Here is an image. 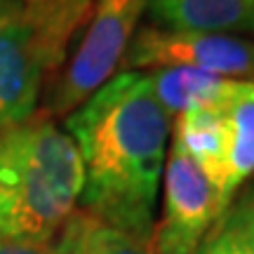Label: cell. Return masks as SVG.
Instances as JSON below:
<instances>
[{
	"label": "cell",
	"mask_w": 254,
	"mask_h": 254,
	"mask_svg": "<svg viewBox=\"0 0 254 254\" xmlns=\"http://www.w3.org/2000/svg\"><path fill=\"white\" fill-rule=\"evenodd\" d=\"M82 190L78 146L50 113L0 129V236L50 240Z\"/></svg>",
	"instance_id": "obj_2"
},
{
	"label": "cell",
	"mask_w": 254,
	"mask_h": 254,
	"mask_svg": "<svg viewBox=\"0 0 254 254\" xmlns=\"http://www.w3.org/2000/svg\"><path fill=\"white\" fill-rule=\"evenodd\" d=\"M12 2L14 0H0V21L9 14V9H12Z\"/></svg>",
	"instance_id": "obj_14"
},
{
	"label": "cell",
	"mask_w": 254,
	"mask_h": 254,
	"mask_svg": "<svg viewBox=\"0 0 254 254\" xmlns=\"http://www.w3.org/2000/svg\"><path fill=\"white\" fill-rule=\"evenodd\" d=\"M184 151L200 165V170L207 174L217 200L221 195L224 184V127L214 106H198L184 111L174 118V139ZM221 207V200H219ZM224 212V207H221Z\"/></svg>",
	"instance_id": "obj_9"
},
{
	"label": "cell",
	"mask_w": 254,
	"mask_h": 254,
	"mask_svg": "<svg viewBox=\"0 0 254 254\" xmlns=\"http://www.w3.org/2000/svg\"><path fill=\"white\" fill-rule=\"evenodd\" d=\"M94 0H14L0 21V129L28 120Z\"/></svg>",
	"instance_id": "obj_3"
},
{
	"label": "cell",
	"mask_w": 254,
	"mask_h": 254,
	"mask_svg": "<svg viewBox=\"0 0 254 254\" xmlns=\"http://www.w3.org/2000/svg\"><path fill=\"white\" fill-rule=\"evenodd\" d=\"M148 78L153 94L172 120L184 111L212 106L228 80L195 68H158L155 73H148Z\"/></svg>",
	"instance_id": "obj_11"
},
{
	"label": "cell",
	"mask_w": 254,
	"mask_h": 254,
	"mask_svg": "<svg viewBox=\"0 0 254 254\" xmlns=\"http://www.w3.org/2000/svg\"><path fill=\"white\" fill-rule=\"evenodd\" d=\"M148 0H94L85 36L64 73L50 85L45 113H71L123 64Z\"/></svg>",
	"instance_id": "obj_4"
},
{
	"label": "cell",
	"mask_w": 254,
	"mask_h": 254,
	"mask_svg": "<svg viewBox=\"0 0 254 254\" xmlns=\"http://www.w3.org/2000/svg\"><path fill=\"white\" fill-rule=\"evenodd\" d=\"M190 254H254V200L228 205Z\"/></svg>",
	"instance_id": "obj_12"
},
{
	"label": "cell",
	"mask_w": 254,
	"mask_h": 254,
	"mask_svg": "<svg viewBox=\"0 0 254 254\" xmlns=\"http://www.w3.org/2000/svg\"><path fill=\"white\" fill-rule=\"evenodd\" d=\"M123 68H195L231 80H254V40L228 33L141 28L123 57Z\"/></svg>",
	"instance_id": "obj_5"
},
{
	"label": "cell",
	"mask_w": 254,
	"mask_h": 254,
	"mask_svg": "<svg viewBox=\"0 0 254 254\" xmlns=\"http://www.w3.org/2000/svg\"><path fill=\"white\" fill-rule=\"evenodd\" d=\"M212 106L224 127V184L219 200L226 209L236 190L254 174V80L228 78Z\"/></svg>",
	"instance_id": "obj_7"
},
{
	"label": "cell",
	"mask_w": 254,
	"mask_h": 254,
	"mask_svg": "<svg viewBox=\"0 0 254 254\" xmlns=\"http://www.w3.org/2000/svg\"><path fill=\"white\" fill-rule=\"evenodd\" d=\"M57 254H151L148 240L125 233L85 209H73L57 233Z\"/></svg>",
	"instance_id": "obj_10"
},
{
	"label": "cell",
	"mask_w": 254,
	"mask_h": 254,
	"mask_svg": "<svg viewBox=\"0 0 254 254\" xmlns=\"http://www.w3.org/2000/svg\"><path fill=\"white\" fill-rule=\"evenodd\" d=\"M155 24L170 31H254V0H148Z\"/></svg>",
	"instance_id": "obj_8"
},
{
	"label": "cell",
	"mask_w": 254,
	"mask_h": 254,
	"mask_svg": "<svg viewBox=\"0 0 254 254\" xmlns=\"http://www.w3.org/2000/svg\"><path fill=\"white\" fill-rule=\"evenodd\" d=\"M172 118L151 78L123 71L64 120L82 163V209L148 240Z\"/></svg>",
	"instance_id": "obj_1"
},
{
	"label": "cell",
	"mask_w": 254,
	"mask_h": 254,
	"mask_svg": "<svg viewBox=\"0 0 254 254\" xmlns=\"http://www.w3.org/2000/svg\"><path fill=\"white\" fill-rule=\"evenodd\" d=\"M219 217L217 190L207 174L172 141L165 167L163 219L148 238L151 254H190Z\"/></svg>",
	"instance_id": "obj_6"
},
{
	"label": "cell",
	"mask_w": 254,
	"mask_h": 254,
	"mask_svg": "<svg viewBox=\"0 0 254 254\" xmlns=\"http://www.w3.org/2000/svg\"><path fill=\"white\" fill-rule=\"evenodd\" d=\"M0 254H57L50 240H28V238H2Z\"/></svg>",
	"instance_id": "obj_13"
}]
</instances>
